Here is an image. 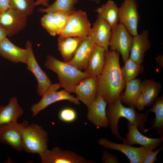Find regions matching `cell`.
I'll return each mask as SVG.
<instances>
[{
    "label": "cell",
    "mask_w": 163,
    "mask_h": 163,
    "mask_svg": "<svg viewBox=\"0 0 163 163\" xmlns=\"http://www.w3.org/2000/svg\"><path fill=\"white\" fill-rule=\"evenodd\" d=\"M120 54L106 51L104 65L97 76L96 97L100 95L107 104L113 103L120 96L126 82L123 77L119 62Z\"/></svg>",
    "instance_id": "cell-1"
},
{
    "label": "cell",
    "mask_w": 163,
    "mask_h": 163,
    "mask_svg": "<svg viewBox=\"0 0 163 163\" xmlns=\"http://www.w3.org/2000/svg\"><path fill=\"white\" fill-rule=\"evenodd\" d=\"M121 95L114 102L107 104L106 113L112 134L122 141L123 138L120 136L118 129L120 119L121 117L126 119L129 123L136 126L139 130L145 132V123L148 120V114L138 113L133 106L129 107L124 106L121 102Z\"/></svg>",
    "instance_id": "cell-2"
},
{
    "label": "cell",
    "mask_w": 163,
    "mask_h": 163,
    "mask_svg": "<svg viewBox=\"0 0 163 163\" xmlns=\"http://www.w3.org/2000/svg\"><path fill=\"white\" fill-rule=\"evenodd\" d=\"M44 66L57 74L61 87L69 93L74 92L75 86L82 80L91 76L50 55L47 56Z\"/></svg>",
    "instance_id": "cell-3"
},
{
    "label": "cell",
    "mask_w": 163,
    "mask_h": 163,
    "mask_svg": "<svg viewBox=\"0 0 163 163\" xmlns=\"http://www.w3.org/2000/svg\"><path fill=\"white\" fill-rule=\"evenodd\" d=\"M23 150L39 155L48 149V133L42 126L34 123L24 127L21 131Z\"/></svg>",
    "instance_id": "cell-4"
},
{
    "label": "cell",
    "mask_w": 163,
    "mask_h": 163,
    "mask_svg": "<svg viewBox=\"0 0 163 163\" xmlns=\"http://www.w3.org/2000/svg\"><path fill=\"white\" fill-rule=\"evenodd\" d=\"M91 28L86 13L81 10H75L69 15L65 28L59 38L86 37L90 35Z\"/></svg>",
    "instance_id": "cell-5"
},
{
    "label": "cell",
    "mask_w": 163,
    "mask_h": 163,
    "mask_svg": "<svg viewBox=\"0 0 163 163\" xmlns=\"http://www.w3.org/2000/svg\"><path fill=\"white\" fill-rule=\"evenodd\" d=\"M61 87L59 83L52 84L40 101L31 107L33 117L36 116L50 105L60 101L68 100L75 104H80V101L78 99L71 95L69 92L64 90L57 91Z\"/></svg>",
    "instance_id": "cell-6"
},
{
    "label": "cell",
    "mask_w": 163,
    "mask_h": 163,
    "mask_svg": "<svg viewBox=\"0 0 163 163\" xmlns=\"http://www.w3.org/2000/svg\"><path fill=\"white\" fill-rule=\"evenodd\" d=\"M133 38V36L125 27L119 22L112 28L110 50L116 51L121 54L124 62L129 57Z\"/></svg>",
    "instance_id": "cell-7"
},
{
    "label": "cell",
    "mask_w": 163,
    "mask_h": 163,
    "mask_svg": "<svg viewBox=\"0 0 163 163\" xmlns=\"http://www.w3.org/2000/svg\"><path fill=\"white\" fill-rule=\"evenodd\" d=\"M118 11L119 22L122 24L133 36L137 35L139 15L136 0H124L119 7Z\"/></svg>",
    "instance_id": "cell-8"
},
{
    "label": "cell",
    "mask_w": 163,
    "mask_h": 163,
    "mask_svg": "<svg viewBox=\"0 0 163 163\" xmlns=\"http://www.w3.org/2000/svg\"><path fill=\"white\" fill-rule=\"evenodd\" d=\"M42 163H93L75 152L59 147L47 149L39 155Z\"/></svg>",
    "instance_id": "cell-9"
},
{
    "label": "cell",
    "mask_w": 163,
    "mask_h": 163,
    "mask_svg": "<svg viewBox=\"0 0 163 163\" xmlns=\"http://www.w3.org/2000/svg\"><path fill=\"white\" fill-rule=\"evenodd\" d=\"M26 49L28 53V59L26 64L27 69L34 75L37 82L36 92L42 97L52 85V82L46 73L41 69L37 62L33 52L32 44L27 40Z\"/></svg>",
    "instance_id": "cell-10"
},
{
    "label": "cell",
    "mask_w": 163,
    "mask_h": 163,
    "mask_svg": "<svg viewBox=\"0 0 163 163\" xmlns=\"http://www.w3.org/2000/svg\"><path fill=\"white\" fill-rule=\"evenodd\" d=\"M98 143L105 148L122 152L127 157L130 163H142L145 155L150 151L142 146L134 147L123 143H117L105 138L99 139Z\"/></svg>",
    "instance_id": "cell-11"
},
{
    "label": "cell",
    "mask_w": 163,
    "mask_h": 163,
    "mask_svg": "<svg viewBox=\"0 0 163 163\" xmlns=\"http://www.w3.org/2000/svg\"><path fill=\"white\" fill-rule=\"evenodd\" d=\"M28 125L26 120L21 123L8 124L0 126V142L18 151L23 150L21 131Z\"/></svg>",
    "instance_id": "cell-12"
},
{
    "label": "cell",
    "mask_w": 163,
    "mask_h": 163,
    "mask_svg": "<svg viewBox=\"0 0 163 163\" xmlns=\"http://www.w3.org/2000/svg\"><path fill=\"white\" fill-rule=\"evenodd\" d=\"M27 16L9 8L0 15V24L5 30L7 35L13 36L26 26Z\"/></svg>",
    "instance_id": "cell-13"
},
{
    "label": "cell",
    "mask_w": 163,
    "mask_h": 163,
    "mask_svg": "<svg viewBox=\"0 0 163 163\" xmlns=\"http://www.w3.org/2000/svg\"><path fill=\"white\" fill-rule=\"evenodd\" d=\"M128 132L126 138H123V143L131 145L138 144L149 151L155 150L163 142V136L157 138L147 137L142 134L136 126L129 122L127 123Z\"/></svg>",
    "instance_id": "cell-14"
},
{
    "label": "cell",
    "mask_w": 163,
    "mask_h": 163,
    "mask_svg": "<svg viewBox=\"0 0 163 163\" xmlns=\"http://www.w3.org/2000/svg\"><path fill=\"white\" fill-rule=\"evenodd\" d=\"M107 104L103 97L99 95L88 107L87 119L97 127L105 128L109 126L106 113Z\"/></svg>",
    "instance_id": "cell-15"
},
{
    "label": "cell",
    "mask_w": 163,
    "mask_h": 163,
    "mask_svg": "<svg viewBox=\"0 0 163 163\" xmlns=\"http://www.w3.org/2000/svg\"><path fill=\"white\" fill-rule=\"evenodd\" d=\"M97 76H90L82 80L75 87L76 97L88 107L96 97Z\"/></svg>",
    "instance_id": "cell-16"
},
{
    "label": "cell",
    "mask_w": 163,
    "mask_h": 163,
    "mask_svg": "<svg viewBox=\"0 0 163 163\" xmlns=\"http://www.w3.org/2000/svg\"><path fill=\"white\" fill-rule=\"evenodd\" d=\"M112 33L110 26L101 18H97L91 27L89 35L94 44L108 50Z\"/></svg>",
    "instance_id": "cell-17"
},
{
    "label": "cell",
    "mask_w": 163,
    "mask_h": 163,
    "mask_svg": "<svg viewBox=\"0 0 163 163\" xmlns=\"http://www.w3.org/2000/svg\"><path fill=\"white\" fill-rule=\"evenodd\" d=\"M69 15L61 12L46 13L41 19V24L51 35H59L65 28Z\"/></svg>",
    "instance_id": "cell-18"
},
{
    "label": "cell",
    "mask_w": 163,
    "mask_h": 163,
    "mask_svg": "<svg viewBox=\"0 0 163 163\" xmlns=\"http://www.w3.org/2000/svg\"><path fill=\"white\" fill-rule=\"evenodd\" d=\"M95 45L90 36L85 37L80 43L73 57L66 62L80 70L85 69Z\"/></svg>",
    "instance_id": "cell-19"
},
{
    "label": "cell",
    "mask_w": 163,
    "mask_h": 163,
    "mask_svg": "<svg viewBox=\"0 0 163 163\" xmlns=\"http://www.w3.org/2000/svg\"><path fill=\"white\" fill-rule=\"evenodd\" d=\"M0 55L13 62L27 64L28 59L27 50L19 47L7 37L0 42Z\"/></svg>",
    "instance_id": "cell-20"
},
{
    "label": "cell",
    "mask_w": 163,
    "mask_h": 163,
    "mask_svg": "<svg viewBox=\"0 0 163 163\" xmlns=\"http://www.w3.org/2000/svg\"><path fill=\"white\" fill-rule=\"evenodd\" d=\"M148 36L149 32L146 30L133 36L129 58L139 64L142 63L145 52L151 47Z\"/></svg>",
    "instance_id": "cell-21"
},
{
    "label": "cell",
    "mask_w": 163,
    "mask_h": 163,
    "mask_svg": "<svg viewBox=\"0 0 163 163\" xmlns=\"http://www.w3.org/2000/svg\"><path fill=\"white\" fill-rule=\"evenodd\" d=\"M23 113L24 110L18 104L17 97L11 98L6 106H0V126L17 123L18 119Z\"/></svg>",
    "instance_id": "cell-22"
},
{
    "label": "cell",
    "mask_w": 163,
    "mask_h": 163,
    "mask_svg": "<svg viewBox=\"0 0 163 163\" xmlns=\"http://www.w3.org/2000/svg\"><path fill=\"white\" fill-rule=\"evenodd\" d=\"M106 51L104 48L95 45L84 72L91 76L99 75L104 65Z\"/></svg>",
    "instance_id": "cell-23"
},
{
    "label": "cell",
    "mask_w": 163,
    "mask_h": 163,
    "mask_svg": "<svg viewBox=\"0 0 163 163\" xmlns=\"http://www.w3.org/2000/svg\"><path fill=\"white\" fill-rule=\"evenodd\" d=\"M85 37H69L58 38V48L64 62L73 56L81 42Z\"/></svg>",
    "instance_id": "cell-24"
},
{
    "label": "cell",
    "mask_w": 163,
    "mask_h": 163,
    "mask_svg": "<svg viewBox=\"0 0 163 163\" xmlns=\"http://www.w3.org/2000/svg\"><path fill=\"white\" fill-rule=\"evenodd\" d=\"M118 10L119 7L113 0H108L105 3L96 8L94 11L112 28L119 23Z\"/></svg>",
    "instance_id": "cell-25"
},
{
    "label": "cell",
    "mask_w": 163,
    "mask_h": 163,
    "mask_svg": "<svg viewBox=\"0 0 163 163\" xmlns=\"http://www.w3.org/2000/svg\"><path fill=\"white\" fill-rule=\"evenodd\" d=\"M161 87L160 83L152 79L145 80L142 82L141 93L145 107L153 103L158 97Z\"/></svg>",
    "instance_id": "cell-26"
},
{
    "label": "cell",
    "mask_w": 163,
    "mask_h": 163,
    "mask_svg": "<svg viewBox=\"0 0 163 163\" xmlns=\"http://www.w3.org/2000/svg\"><path fill=\"white\" fill-rule=\"evenodd\" d=\"M155 113V117L151 122V127L145 129V132L154 129L158 135L163 136V97H157L155 100L152 107L147 111Z\"/></svg>",
    "instance_id": "cell-27"
},
{
    "label": "cell",
    "mask_w": 163,
    "mask_h": 163,
    "mask_svg": "<svg viewBox=\"0 0 163 163\" xmlns=\"http://www.w3.org/2000/svg\"><path fill=\"white\" fill-rule=\"evenodd\" d=\"M142 82L140 79L135 78L126 82L125 91L121 95V102L134 106V102L141 92Z\"/></svg>",
    "instance_id": "cell-28"
},
{
    "label": "cell",
    "mask_w": 163,
    "mask_h": 163,
    "mask_svg": "<svg viewBox=\"0 0 163 163\" xmlns=\"http://www.w3.org/2000/svg\"><path fill=\"white\" fill-rule=\"evenodd\" d=\"M79 0H55L45 8L40 7L38 11L42 13L63 12L69 15L76 10L74 6Z\"/></svg>",
    "instance_id": "cell-29"
},
{
    "label": "cell",
    "mask_w": 163,
    "mask_h": 163,
    "mask_svg": "<svg viewBox=\"0 0 163 163\" xmlns=\"http://www.w3.org/2000/svg\"><path fill=\"white\" fill-rule=\"evenodd\" d=\"M125 64L121 68L123 78L126 82L134 79L142 72L143 66L129 58L125 62Z\"/></svg>",
    "instance_id": "cell-30"
},
{
    "label": "cell",
    "mask_w": 163,
    "mask_h": 163,
    "mask_svg": "<svg viewBox=\"0 0 163 163\" xmlns=\"http://www.w3.org/2000/svg\"><path fill=\"white\" fill-rule=\"evenodd\" d=\"M34 2V0H9L10 8L27 16L33 13Z\"/></svg>",
    "instance_id": "cell-31"
},
{
    "label": "cell",
    "mask_w": 163,
    "mask_h": 163,
    "mask_svg": "<svg viewBox=\"0 0 163 163\" xmlns=\"http://www.w3.org/2000/svg\"><path fill=\"white\" fill-rule=\"evenodd\" d=\"M77 113L73 109L66 107L62 109L59 112L58 117L62 121L71 123L75 121L77 117Z\"/></svg>",
    "instance_id": "cell-32"
},
{
    "label": "cell",
    "mask_w": 163,
    "mask_h": 163,
    "mask_svg": "<svg viewBox=\"0 0 163 163\" xmlns=\"http://www.w3.org/2000/svg\"><path fill=\"white\" fill-rule=\"evenodd\" d=\"M163 148L162 145L157 150L149 151L144 158L142 163H154L157 160V156Z\"/></svg>",
    "instance_id": "cell-33"
},
{
    "label": "cell",
    "mask_w": 163,
    "mask_h": 163,
    "mask_svg": "<svg viewBox=\"0 0 163 163\" xmlns=\"http://www.w3.org/2000/svg\"><path fill=\"white\" fill-rule=\"evenodd\" d=\"M101 161L103 163H118L119 162L118 160L116 155L106 151L103 152Z\"/></svg>",
    "instance_id": "cell-34"
},
{
    "label": "cell",
    "mask_w": 163,
    "mask_h": 163,
    "mask_svg": "<svg viewBox=\"0 0 163 163\" xmlns=\"http://www.w3.org/2000/svg\"><path fill=\"white\" fill-rule=\"evenodd\" d=\"M134 106L140 111H141L144 110L145 106L141 92L136 100Z\"/></svg>",
    "instance_id": "cell-35"
},
{
    "label": "cell",
    "mask_w": 163,
    "mask_h": 163,
    "mask_svg": "<svg viewBox=\"0 0 163 163\" xmlns=\"http://www.w3.org/2000/svg\"><path fill=\"white\" fill-rule=\"evenodd\" d=\"M10 8L9 0H0V12L1 14Z\"/></svg>",
    "instance_id": "cell-36"
},
{
    "label": "cell",
    "mask_w": 163,
    "mask_h": 163,
    "mask_svg": "<svg viewBox=\"0 0 163 163\" xmlns=\"http://www.w3.org/2000/svg\"><path fill=\"white\" fill-rule=\"evenodd\" d=\"M50 0H37L34 2L35 6L42 5L44 7H46L49 5Z\"/></svg>",
    "instance_id": "cell-37"
},
{
    "label": "cell",
    "mask_w": 163,
    "mask_h": 163,
    "mask_svg": "<svg viewBox=\"0 0 163 163\" xmlns=\"http://www.w3.org/2000/svg\"><path fill=\"white\" fill-rule=\"evenodd\" d=\"M7 33L3 27L0 24V42L7 36Z\"/></svg>",
    "instance_id": "cell-38"
},
{
    "label": "cell",
    "mask_w": 163,
    "mask_h": 163,
    "mask_svg": "<svg viewBox=\"0 0 163 163\" xmlns=\"http://www.w3.org/2000/svg\"><path fill=\"white\" fill-rule=\"evenodd\" d=\"M157 63L162 68L163 67V55L158 56L156 58Z\"/></svg>",
    "instance_id": "cell-39"
},
{
    "label": "cell",
    "mask_w": 163,
    "mask_h": 163,
    "mask_svg": "<svg viewBox=\"0 0 163 163\" xmlns=\"http://www.w3.org/2000/svg\"><path fill=\"white\" fill-rule=\"evenodd\" d=\"M95 2L97 4H99L100 3V0H95Z\"/></svg>",
    "instance_id": "cell-40"
},
{
    "label": "cell",
    "mask_w": 163,
    "mask_h": 163,
    "mask_svg": "<svg viewBox=\"0 0 163 163\" xmlns=\"http://www.w3.org/2000/svg\"><path fill=\"white\" fill-rule=\"evenodd\" d=\"M90 1H93L94 2H95V0H88Z\"/></svg>",
    "instance_id": "cell-41"
},
{
    "label": "cell",
    "mask_w": 163,
    "mask_h": 163,
    "mask_svg": "<svg viewBox=\"0 0 163 163\" xmlns=\"http://www.w3.org/2000/svg\"><path fill=\"white\" fill-rule=\"evenodd\" d=\"M0 14H1V13H0Z\"/></svg>",
    "instance_id": "cell-42"
}]
</instances>
